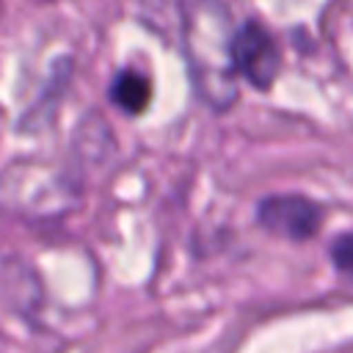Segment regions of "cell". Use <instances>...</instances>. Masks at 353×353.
<instances>
[{
	"mask_svg": "<svg viewBox=\"0 0 353 353\" xmlns=\"http://www.w3.org/2000/svg\"><path fill=\"white\" fill-rule=\"evenodd\" d=\"M234 22L223 0H179V41L201 105L229 110L240 94L234 66Z\"/></svg>",
	"mask_w": 353,
	"mask_h": 353,
	"instance_id": "obj_1",
	"label": "cell"
},
{
	"mask_svg": "<svg viewBox=\"0 0 353 353\" xmlns=\"http://www.w3.org/2000/svg\"><path fill=\"white\" fill-rule=\"evenodd\" d=\"M256 223L276 237L303 243L325 223V207L303 193H270L256 201Z\"/></svg>",
	"mask_w": 353,
	"mask_h": 353,
	"instance_id": "obj_2",
	"label": "cell"
},
{
	"mask_svg": "<svg viewBox=\"0 0 353 353\" xmlns=\"http://www.w3.org/2000/svg\"><path fill=\"white\" fill-rule=\"evenodd\" d=\"M234 66L237 74L256 91L273 88L281 74L284 55L273 30L259 19H245L234 33Z\"/></svg>",
	"mask_w": 353,
	"mask_h": 353,
	"instance_id": "obj_3",
	"label": "cell"
},
{
	"mask_svg": "<svg viewBox=\"0 0 353 353\" xmlns=\"http://www.w3.org/2000/svg\"><path fill=\"white\" fill-rule=\"evenodd\" d=\"M108 99L113 108H119L124 116H143L154 99V83L146 72L135 66H124L113 74L108 85Z\"/></svg>",
	"mask_w": 353,
	"mask_h": 353,
	"instance_id": "obj_4",
	"label": "cell"
},
{
	"mask_svg": "<svg viewBox=\"0 0 353 353\" xmlns=\"http://www.w3.org/2000/svg\"><path fill=\"white\" fill-rule=\"evenodd\" d=\"M328 259H331L334 270H336L342 279L353 281V232H342V234H336V237L331 240V245H328Z\"/></svg>",
	"mask_w": 353,
	"mask_h": 353,
	"instance_id": "obj_5",
	"label": "cell"
}]
</instances>
